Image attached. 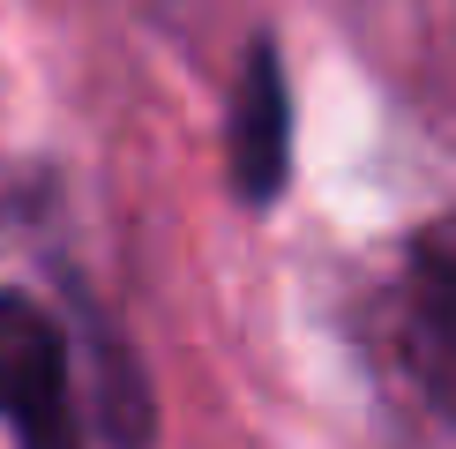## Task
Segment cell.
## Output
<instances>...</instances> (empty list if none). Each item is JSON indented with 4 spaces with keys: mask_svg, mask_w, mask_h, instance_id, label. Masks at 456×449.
Returning <instances> with one entry per match:
<instances>
[{
    "mask_svg": "<svg viewBox=\"0 0 456 449\" xmlns=\"http://www.w3.org/2000/svg\"><path fill=\"white\" fill-rule=\"evenodd\" d=\"M0 427L15 449H83L75 404V337L30 292H0Z\"/></svg>",
    "mask_w": 456,
    "mask_h": 449,
    "instance_id": "1",
    "label": "cell"
},
{
    "mask_svg": "<svg viewBox=\"0 0 456 449\" xmlns=\"http://www.w3.org/2000/svg\"><path fill=\"white\" fill-rule=\"evenodd\" d=\"M224 165H232L240 202H277L284 173H292V90H284V61L270 37L247 45L232 112H224Z\"/></svg>",
    "mask_w": 456,
    "mask_h": 449,
    "instance_id": "2",
    "label": "cell"
},
{
    "mask_svg": "<svg viewBox=\"0 0 456 449\" xmlns=\"http://www.w3.org/2000/svg\"><path fill=\"white\" fill-rule=\"evenodd\" d=\"M396 307H404V345L427 367V382L456 389V210L404 240Z\"/></svg>",
    "mask_w": 456,
    "mask_h": 449,
    "instance_id": "3",
    "label": "cell"
}]
</instances>
